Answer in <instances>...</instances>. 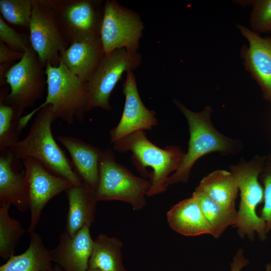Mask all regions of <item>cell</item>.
<instances>
[{"instance_id":"obj_6","label":"cell","mask_w":271,"mask_h":271,"mask_svg":"<svg viewBox=\"0 0 271 271\" xmlns=\"http://www.w3.org/2000/svg\"><path fill=\"white\" fill-rule=\"evenodd\" d=\"M235 176L240 191V202L234 226L237 228L241 237L247 236L251 240L255 233L259 239L266 237L265 224L257 214L256 208L263 201V189L258 177L262 171L261 162L254 159L248 162L239 163L230 168Z\"/></svg>"},{"instance_id":"obj_22","label":"cell","mask_w":271,"mask_h":271,"mask_svg":"<svg viewBox=\"0 0 271 271\" xmlns=\"http://www.w3.org/2000/svg\"><path fill=\"white\" fill-rule=\"evenodd\" d=\"M195 190L223 206L235 208L238 186L237 179L232 172L215 171L204 177Z\"/></svg>"},{"instance_id":"obj_31","label":"cell","mask_w":271,"mask_h":271,"mask_svg":"<svg viewBox=\"0 0 271 271\" xmlns=\"http://www.w3.org/2000/svg\"><path fill=\"white\" fill-rule=\"evenodd\" d=\"M24 53L15 51L0 41V63L14 62L20 60Z\"/></svg>"},{"instance_id":"obj_24","label":"cell","mask_w":271,"mask_h":271,"mask_svg":"<svg viewBox=\"0 0 271 271\" xmlns=\"http://www.w3.org/2000/svg\"><path fill=\"white\" fill-rule=\"evenodd\" d=\"M195 195L200 202L204 215L211 228V235L217 238L230 225L236 222L237 211L235 208L223 206L203 193L195 190Z\"/></svg>"},{"instance_id":"obj_9","label":"cell","mask_w":271,"mask_h":271,"mask_svg":"<svg viewBox=\"0 0 271 271\" xmlns=\"http://www.w3.org/2000/svg\"><path fill=\"white\" fill-rule=\"evenodd\" d=\"M141 56L138 52L118 49L105 55L99 66L87 82L86 111L94 108L109 110L112 92L124 72L133 71L141 64Z\"/></svg>"},{"instance_id":"obj_19","label":"cell","mask_w":271,"mask_h":271,"mask_svg":"<svg viewBox=\"0 0 271 271\" xmlns=\"http://www.w3.org/2000/svg\"><path fill=\"white\" fill-rule=\"evenodd\" d=\"M16 160L8 149L1 152L0 203H9L25 212L29 209L25 190V173L15 168Z\"/></svg>"},{"instance_id":"obj_5","label":"cell","mask_w":271,"mask_h":271,"mask_svg":"<svg viewBox=\"0 0 271 271\" xmlns=\"http://www.w3.org/2000/svg\"><path fill=\"white\" fill-rule=\"evenodd\" d=\"M150 187V181L136 176L118 163L111 149L103 150L99 183L95 193L97 201H122L131 205L134 210H139L146 204L145 196Z\"/></svg>"},{"instance_id":"obj_30","label":"cell","mask_w":271,"mask_h":271,"mask_svg":"<svg viewBox=\"0 0 271 271\" xmlns=\"http://www.w3.org/2000/svg\"><path fill=\"white\" fill-rule=\"evenodd\" d=\"M264 184L263 206L260 217L265 224L266 233L271 230V168H268L263 175Z\"/></svg>"},{"instance_id":"obj_28","label":"cell","mask_w":271,"mask_h":271,"mask_svg":"<svg viewBox=\"0 0 271 271\" xmlns=\"http://www.w3.org/2000/svg\"><path fill=\"white\" fill-rule=\"evenodd\" d=\"M250 25L252 29L271 33V0L253 1Z\"/></svg>"},{"instance_id":"obj_20","label":"cell","mask_w":271,"mask_h":271,"mask_svg":"<svg viewBox=\"0 0 271 271\" xmlns=\"http://www.w3.org/2000/svg\"><path fill=\"white\" fill-rule=\"evenodd\" d=\"M65 192L69 204L65 232L73 236L84 226H90L94 220L97 201L94 193L83 183L73 186Z\"/></svg>"},{"instance_id":"obj_2","label":"cell","mask_w":271,"mask_h":271,"mask_svg":"<svg viewBox=\"0 0 271 271\" xmlns=\"http://www.w3.org/2000/svg\"><path fill=\"white\" fill-rule=\"evenodd\" d=\"M119 153L131 152V162L144 177H149L151 187L147 196H152L166 190V183L171 172L180 166L185 152L179 147L161 148L150 142L144 130H139L113 143Z\"/></svg>"},{"instance_id":"obj_21","label":"cell","mask_w":271,"mask_h":271,"mask_svg":"<svg viewBox=\"0 0 271 271\" xmlns=\"http://www.w3.org/2000/svg\"><path fill=\"white\" fill-rule=\"evenodd\" d=\"M30 234L28 248L23 253L12 255L0 266V271H52L49 250L40 236L35 231Z\"/></svg>"},{"instance_id":"obj_29","label":"cell","mask_w":271,"mask_h":271,"mask_svg":"<svg viewBox=\"0 0 271 271\" xmlns=\"http://www.w3.org/2000/svg\"><path fill=\"white\" fill-rule=\"evenodd\" d=\"M0 41L12 50L24 53L31 46L30 38L17 32L9 26L0 15Z\"/></svg>"},{"instance_id":"obj_14","label":"cell","mask_w":271,"mask_h":271,"mask_svg":"<svg viewBox=\"0 0 271 271\" xmlns=\"http://www.w3.org/2000/svg\"><path fill=\"white\" fill-rule=\"evenodd\" d=\"M237 28L249 43L241 51L244 66L271 102V38L261 37L241 25Z\"/></svg>"},{"instance_id":"obj_1","label":"cell","mask_w":271,"mask_h":271,"mask_svg":"<svg viewBox=\"0 0 271 271\" xmlns=\"http://www.w3.org/2000/svg\"><path fill=\"white\" fill-rule=\"evenodd\" d=\"M54 120L52 106L43 107L37 112L27 136L8 149L17 160L34 159L74 186L81 185L83 183L80 178L53 138L52 123Z\"/></svg>"},{"instance_id":"obj_23","label":"cell","mask_w":271,"mask_h":271,"mask_svg":"<svg viewBox=\"0 0 271 271\" xmlns=\"http://www.w3.org/2000/svg\"><path fill=\"white\" fill-rule=\"evenodd\" d=\"M122 244L115 237L100 234L94 240L88 269H98L101 271H126L121 258Z\"/></svg>"},{"instance_id":"obj_33","label":"cell","mask_w":271,"mask_h":271,"mask_svg":"<svg viewBox=\"0 0 271 271\" xmlns=\"http://www.w3.org/2000/svg\"><path fill=\"white\" fill-rule=\"evenodd\" d=\"M13 62L4 63L0 65V85L3 86L7 83L5 75L10 68L14 64Z\"/></svg>"},{"instance_id":"obj_17","label":"cell","mask_w":271,"mask_h":271,"mask_svg":"<svg viewBox=\"0 0 271 271\" xmlns=\"http://www.w3.org/2000/svg\"><path fill=\"white\" fill-rule=\"evenodd\" d=\"M100 38L76 41L60 52V62L83 81L88 82L104 56Z\"/></svg>"},{"instance_id":"obj_32","label":"cell","mask_w":271,"mask_h":271,"mask_svg":"<svg viewBox=\"0 0 271 271\" xmlns=\"http://www.w3.org/2000/svg\"><path fill=\"white\" fill-rule=\"evenodd\" d=\"M247 259L244 258L242 249H239L233 258L231 264L230 271H240L245 265L248 264ZM265 271H271V263H268L266 266Z\"/></svg>"},{"instance_id":"obj_4","label":"cell","mask_w":271,"mask_h":271,"mask_svg":"<svg viewBox=\"0 0 271 271\" xmlns=\"http://www.w3.org/2000/svg\"><path fill=\"white\" fill-rule=\"evenodd\" d=\"M47 95L45 101L35 108L51 105L54 118L61 119L68 124L75 119L82 121L86 111L87 82L71 73L62 62L58 66L48 63L45 70Z\"/></svg>"},{"instance_id":"obj_26","label":"cell","mask_w":271,"mask_h":271,"mask_svg":"<svg viewBox=\"0 0 271 271\" xmlns=\"http://www.w3.org/2000/svg\"><path fill=\"white\" fill-rule=\"evenodd\" d=\"M7 94V87L1 89L0 152L8 149L20 141L19 119L16 117L13 108L4 102Z\"/></svg>"},{"instance_id":"obj_3","label":"cell","mask_w":271,"mask_h":271,"mask_svg":"<svg viewBox=\"0 0 271 271\" xmlns=\"http://www.w3.org/2000/svg\"><path fill=\"white\" fill-rule=\"evenodd\" d=\"M173 102L185 116L189 125L190 139L188 150L185 153L178 169L167 179L166 187L178 182H188L195 163L207 154L218 152L228 153L234 149L235 143L219 132L211 123L212 109L206 106L200 112L187 108L176 99Z\"/></svg>"},{"instance_id":"obj_18","label":"cell","mask_w":271,"mask_h":271,"mask_svg":"<svg viewBox=\"0 0 271 271\" xmlns=\"http://www.w3.org/2000/svg\"><path fill=\"white\" fill-rule=\"evenodd\" d=\"M168 222L177 232L185 236L211 234L210 226L194 195L174 205L167 214Z\"/></svg>"},{"instance_id":"obj_10","label":"cell","mask_w":271,"mask_h":271,"mask_svg":"<svg viewBox=\"0 0 271 271\" xmlns=\"http://www.w3.org/2000/svg\"><path fill=\"white\" fill-rule=\"evenodd\" d=\"M144 28L143 22L137 13L115 0L106 1L103 6L100 31L105 55L122 48L137 52Z\"/></svg>"},{"instance_id":"obj_7","label":"cell","mask_w":271,"mask_h":271,"mask_svg":"<svg viewBox=\"0 0 271 271\" xmlns=\"http://www.w3.org/2000/svg\"><path fill=\"white\" fill-rule=\"evenodd\" d=\"M43 66L31 46L5 75L11 90L4 102L13 108L18 119L43 95L46 82Z\"/></svg>"},{"instance_id":"obj_12","label":"cell","mask_w":271,"mask_h":271,"mask_svg":"<svg viewBox=\"0 0 271 271\" xmlns=\"http://www.w3.org/2000/svg\"><path fill=\"white\" fill-rule=\"evenodd\" d=\"M25 167V190L31 212L28 231L34 232L42 211L53 197L74 185L68 180L56 175L32 158L22 160Z\"/></svg>"},{"instance_id":"obj_35","label":"cell","mask_w":271,"mask_h":271,"mask_svg":"<svg viewBox=\"0 0 271 271\" xmlns=\"http://www.w3.org/2000/svg\"><path fill=\"white\" fill-rule=\"evenodd\" d=\"M87 271H101L98 269H88Z\"/></svg>"},{"instance_id":"obj_13","label":"cell","mask_w":271,"mask_h":271,"mask_svg":"<svg viewBox=\"0 0 271 271\" xmlns=\"http://www.w3.org/2000/svg\"><path fill=\"white\" fill-rule=\"evenodd\" d=\"M124 106L117 125L109 131L110 143L133 132L150 130L157 124L156 112L147 108L140 97L132 71L127 72L122 85Z\"/></svg>"},{"instance_id":"obj_15","label":"cell","mask_w":271,"mask_h":271,"mask_svg":"<svg viewBox=\"0 0 271 271\" xmlns=\"http://www.w3.org/2000/svg\"><path fill=\"white\" fill-rule=\"evenodd\" d=\"M90 227L84 226L73 236L64 232L57 246L49 250L52 261L63 271L87 270L94 244Z\"/></svg>"},{"instance_id":"obj_8","label":"cell","mask_w":271,"mask_h":271,"mask_svg":"<svg viewBox=\"0 0 271 271\" xmlns=\"http://www.w3.org/2000/svg\"><path fill=\"white\" fill-rule=\"evenodd\" d=\"M62 34L70 45L100 38L103 15L98 0H49Z\"/></svg>"},{"instance_id":"obj_34","label":"cell","mask_w":271,"mask_h":271,"mask_svg":"<svg viewBox=\"0 0 271 271\" xmlns=\"http://www.w3.org/2000/svg\"><path fill=\"white\" fill-rule=\"evenodd\" d=\"M52 271H63V270L58 265L56 264L54 266H53V268Z\"/></svg>"},{"instance_id":"obj_25","label":"cell","mask_w":271,"mask_h":271,"mask_svg":"<svg viewBox=\"0 0 271 271\" xmlns=\"http://www.w3.org/2000/svg\"><path fill=\"white\" fill-rule=\"evenodd\" d=\"M9 203H0V255L9 259L14 255L20 238L26 233L20 222L9 215Z\"/></svg>"},{"instance_id":"obj_11","label":"cell","mask_w":271,"mask_h":271,"mask_svg":"<svg viewBox=\"0 0 271 271\" xmlns=\"http://www.w3.org/2000/svg\"><path fill=\"white\" fill-rule=\"evenodd\" d=\"M30 40L42 64H60V52L68 47L49 0H33Z\"/></svg>"},{"instance_id":"obj_16","label":"cell","mask_w":271,"mask_h":271,"mask_svg":"<svg viewBox=\"0 0 271 271\" xmlns=\"http://www.w3.org/2000/svg\"><path fill=\"white\" fill-rule=\"evenodd\" d=\"M57 139L69 153L77 175L91 192L97 190L103 150L72 136L61 135Z\"/></svg>"},{"instance_id":"obj_27","label":"cell","mask_w":271,"mask_h":271,"mask_svg":"<svg viewBox=\"0 0 271 271\" xmlns=\"http://www.w3.org/2000/svg\"><path fill=\"white\" fill-rule=\"evenodd\" d=\"M33 0H0L2 17L12 24L29 28Z\"/></svg>"}]
</instances>
